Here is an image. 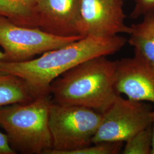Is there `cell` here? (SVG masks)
<instances>
[{"label": "cell", "mask_w": 154, "mask_h": 154, "mask_svg": "<svg viewBox=\"0 0 154 154\" xmlns=\"http://www.w3.org/2000/svg\"><path fill=\"white\" fill-rule=\"evenodd\" d=\"M127 42L117 35L110 37L88 36L61 48L42 54L35 59L20 62L0 63V71L19 77L27 83L37 98L50 94L52 82L73 67L89 59L111 55Z\"/></svg>", "instance_id": "cell-1"}, {"label": "cell", "mask_w": 154, "mask_h": 154, "mask_svg": "<svg viewBox=\"0 0 154 154\" xmlns=\"http://www.w3.org/2000/svg\"><path fill=\"white\" fill-rule=\"evenodd\" d=\"M116 65L117 61L99 56L73 67L51 83L53 102L83 106L103 114L119 95L115 87Z\"/></svg>", "instance_id": "cell-2"}, {"label": "cell", "mask_w": 154, "mask_h": 154, "mask_svg": "<svg viewBox=\"0 0 154 154\" xmlns=\"http://www.w3.org/2000/svg\"><path fill=\"white\" fill-rule=\"evenodd\" d=\"M52 103L51 95L48 94L26 103L0 107V127L16 152L48 154L53 149L49 126Z\"/></svg>", "instance_id": "cell-3"}, {"label": "cell", "mask_w": 154, "mask_h": 154, "mask_svg": "<svg viewBox=\"0 0 154 154\" xmlns=\"http://www.w3.org/2000/svg\"><path fill=\"white\" fill-rule=\"evenodd\" d=\"M102 119V114L88 107L53 102L49 111L53 149L48 154H69L93 144Z\"/></svg>", "instance_id": "cell-4"}, {"label": "cell", "mask_w": 154, "mask_h": 154, "mask_svg": "<svg viewBox=\"0 0 154 154\" xmlns=\"http://www.w3.org/2000/svg\"><path fill=\"white\" fill-rule=\"evenodd\" d=\"M82 38L58 36L39 28L20 26L0 16V46L5 54L3 62L29 61L35 55L61 48Z\"/></svg>", "instance_id": "cell-5"}, {"label": "cell", "mask_w": 154, "mask_h": 154, "mask_svg": "<svg viewBox=\"0 0 154 154\" xmlns=\"http://www.w3.org/2000/svg\"><path fill=\"white\" fill-rule=\"evenodd\" d=\"M153 109L146 102L125 99L119 95L103 114L92 144L126 142L152 124Z\"/></svg>", "instance_id": "cell-6"}, {"label": "cell", "mask_w": 154, "mask_h": 154, "mask_svg": "<svg viewBox=\"0 0 154 154\" xmlns=\"http://www.w3.org/2000/svg\"><path fill=\"white\" fill-rule=\"evenodd\" d=\"M123 0H81L79 34L110 37L120 33L130 34L125 23Z\"/></svg>", "instance_id": "cell-7"}, {"label": "cell", "mask_w": 154, "mask_h": 154, "mask_svg": "<svg viewBox=\"0 0 154 154\" xmlns=\"http://www.w3.org/2000/svg\"><path fill=\"white\" fill-rule=\"evenodd\" d=\"M115 87L119 95L154 104V65L136 56L117 60Z\"/></svg>", "instance_id": "cell-8"}, {"label": "cell", "mask_w": 154, "mask_h": 154, "mask_svg": "<svg viewBox=\"0 0 154 154\" xmlns=\"http://www.w3.org/2000/svg\"><path fill=\"white\" fill-rule=\"evenodd\" d=\"M80 2L81 0H36L38 28L58 36H81Z\"/></svg>", "instance_id": "cell-9"}, {"label": "cell", "mask_w": 154, "mask_h": 154, "mask_svg": "<svg viewBox=\"0 0 154 154\" xmlns=\"http://www.w3.org/2000/svg\"><path fill=\"white\" fill-rule=\"evenodd\" d=\"M130 27L127 42L134 49V56L154 65V12L144 16L142 22Z\"/></svg>", "instance_id": "cell-10"}, {"label": "cell", "mask_w": 154, "mask_h": 154, "mask_svg": "<svg viewBox=\"0 0 154 154\" xmlns=\"http://www.w3.org/2000/svg\"><path fill=\"white\" fill-rule=\"evenodd\" d=\"M37 97L22 78L0 71V107L17 103H26Z\"/></svg>", "instance_id": "cell-11"}, {"label": "cell", "mask_w": 154, "mask_h": 154, "mask_svg": "<svg viewBox=\"0 0 154 154\" xmlns=\"http://www.w3.org/2000/svg\"><path fill=\"white\" fill-rule=\"evenodd\" d=\"M151 146L152 124L135 134L126 141L122 154H151Z\"/></svg>", "instance_id": "cell-12"}, {"label": "cell", "mask_w": 154, "mask_h": 154, "mask_svg": "<svg viewBox=\"0 0 154 154\" xmlns=\"http://www.w3.org/2000/svg\"><path fill=\"white\" fill-rule=\"evenodd\" d=\"M123 142H102L93 144L69 154H116L121 152Z\"/></svg>", "instance_id": "cell-13"}, {"label": "cell", "mask_w": 154, "mask_h": 154, "mask_svg": "<svg viewBox=\"0 0 154 154\" xmlns=\"http://www.w3.org/2000/svg\"><path fill=\"white\" fill-rule=\"evenodd\" d=\"M16 2L17 0H0V16L5 17L16 25L18 22Z\"/></svg>", "instance_id": "cell-14"}, {"label": "cell", "mask_w": 154, "mask_h": 154, "mask_svg": "<svg viewBox=\"0 0 154 154\" xmlns=\"http://www.w3.org/2000/svg\"><path fill=\"white\" fill-rule=\"evenodd\" d=\"M135 5L130 16L137 19L154 12V0H135Z\"/></svg>", "instance_id": "cell-15"}, {"label": "cell", "mask_w": 154, "mask_h": 154, "mask_svg": "<svg viewBox=\"0 0 154 154\" xmlns=\"http://www.w3.org/2000/svg\"><path fill=\"white\" fill-rule=\"evenodd\" d=\"M16 152L11 147L6 134L0 131V154H16Z\"/></svg>", "instance_id": "cell-16"}, {"label": "cell", "mask_w": 154, "mask_h": 154, "mask_svg": "<svg viewBox=\"0 0 154 154\" xmlns=\"http://www.w3.org/2000/svg\"><path fill=\"white\" fill-rule=\"evenodd\" d=\"M151 154H154V110H153L152 120V146Z\"/></svg>", "instance_id": "cell-17"}, {"label": "cell", "mask_w": 154, "mask_h": 154, "mask_svg": "<svg viewBox=\"0 0 154 154\" xmlns=\"http://www.w3.org/2000/svg\"><path fill=\"white\" fill-rule=\"evenodd\" d=\"M4 57H5V54H4V52L0 51V63L1 62H3L4 59Z\"/></svg>", "instance_id": "cell-18"}]
</instances>
